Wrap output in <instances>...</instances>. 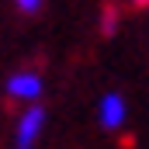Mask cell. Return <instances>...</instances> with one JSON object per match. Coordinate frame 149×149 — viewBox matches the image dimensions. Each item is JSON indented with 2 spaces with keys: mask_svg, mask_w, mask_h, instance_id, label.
Instances as JSON below:
<instances>
[{
  "mask_svg": "<svg viewBox=\"0 0 149 149\" xmlns=\"http://www.w3.org/2000/svg\"><path fill=\"white\" fill-rule=\"evenodd\" d=\"M45 121L49 114L42 104H24V111L17 114V125H14V149H35V142L45 132Z\"/></svg>",
  "mask_w": 149,
  "mask_h": 149,
  "instance_id": "1",
  "label": "cell"
},
{
  "mask_svg": "<svg viewBox=\"0 0 149 149\" xmlns=\"http://www.w3.org/2000/svg\"><path fill=\"white\" fill-rule=\"evenodd\" d=\"M3 90H7V97H10V101H21V104H38V97H42L45 83H42V76H38L35 70H17V73L7 76Z\"/></svg>",
  "mask_w": 149,
  "mask_h": 149,
  "instance_id": "2",
  "label": "cell"
},
{
  "mask_svg": "<svg viewBox=\"0 0 149 149\" xmlns=\"http://www.w3.org/2000/svg\"><path fill=\"white\" fill-rule=\"evenodd\" d=\"M97 121H101V128L104 132H118L125 121H128V104H125V97L121 94H104L101 101H97Z\"/></svg>",
  "mask_w": 149,
  "mask_h": 149,
  "instance_id": "3",
  "label": "cell"
},
{
  "mask_svg": "<svg viewBox=\"0 0 149 149\" xmlns=\"http://www.w3.org/2000/svg\"><path fill=\"white\" fill-rule=\"evenodd\" d=\"M42 3H45V0H14V7H17L21 14H38Z\"/></svg>",
  "mask_w": 149,
  "mask_h": 149,
  "instance_id": "4",
  "label": "cell"
},
{
  "mask_svg": "<svg viewBox=\"0 0 149 149\" xmlns=\"http://www.w3.org/2000/svg\"><path fill=\"white\" fill-rule=\"evenodd\" d=\"M114 24H118V14H114V10H104V17H101L104 35H114Z\"/></svg>",
  "mask_w": 149,
  "mask_h": 149,
  "instance_id": "5",
  "label": "cell"
},
{
  "mask_svg": "<svg viewBox=\"0 0 149 149\" xmlns=\"http://www.w3.org/2000/svg\"><path fill=\"white\" fill-rule=\"evenodd\" d=\"M132 3H135V7H149V0H132Z\"/></svg>",
  "mask_w": 149,
  "mask_h": 149,
  "instance_id": "6",
  "label": "cell"
}]
</instances>
